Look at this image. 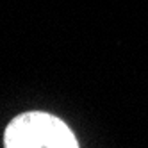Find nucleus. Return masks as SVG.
Masks as SVG:
<instances>
[{"instance_id": "obj_1", "label": "nucleus", "mask_w": 148, "mask_h": 148, "mask_svg": "<svg viewBox=\"0 0 148 148\" xmlns=\"http://www.w3.org/2000/svg\"><path fill=\"white\" fill-rule=\"evenodd\" d=\"M7 148H77L70 127L47 112H23L7 125L4 134Z\"/></svg>"}]
</instances>
